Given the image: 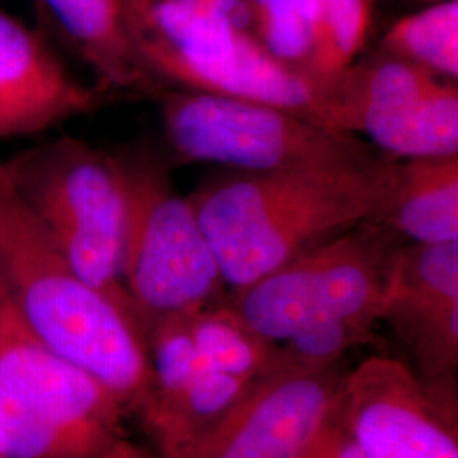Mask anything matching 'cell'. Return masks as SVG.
I'll return each mask as SVG.
<instances>
[{
  "label": "cell",
  "mask_w": 458,
  "mask_h": 458,
  "mask_svg": "<svg viewBox=\"0 0 458 458\" xmlns=\"http://www.w3.org/2000/svg\"><path fill=\"white\" fill-rule=\"evenodd\" d=\"M106 100L70 72L45 31L0 9V140L48 131Z\"/></svg>",
  "instance_id": "4fadbf2b"
},
{
  "label": "cell",
  "mask_w": 458,
  "mask_h": 458,
  "mask_svg": "<svg viewBox=\"0 0 458 458\" xmlns=\"http://www.w3.org/2000/svg\"><path fill=\"white\" fill-rule=\"evenodd\" d=\"M140 56L164 87L270 104L333 130L327 92L280 64L242 26H226L179 47H147Z\"/></svg>",
  "instance_id": "30bf717a"
},
{
  "label": "cell",
  "mask_w": 458,
  "mask_h": 458,
  "mask_svg": "<svg viewBox=\"0 0 458 458\" xmlns=\"http://www.w3.org/2000/svg\"><path fill=\"white\" fill-rule=\"evenodd\" d=\"M126 414L34 335L0 278V457L114 458Z\"/></svg>",
  "instance_id": "3957f363"
},
{
  "label": "cell",
  "mask_w": 458,
  "mask_h": 458,
  "mask_svg": "<svg viewBox=\"0 0 458 458\" xmlns=\"http://www.w3.org/2000/svg\"><path fill=\"white\" fill-rule=\"evenodd\" d=\"M114 458H158L148 454L147 450L136 446L134 443L123 440L115 450Z\"/></svg>",
  "instance_id": "603a6c76"
},
{
  "label": "cell",
  "mask_w": 458,
  "mask_h": 458,
  "mask_svg": "<svg viewBox=\"0 0 458 458\" xmlns=\"http://www.w3.org/2000/svg\"><path fill=\"white\" fill-rule=\"evenodd\" d=\"M0 166L65 262L134 311L123 282L124 192L114 155L64 136L24 149Z\"/></svg>",
  "instance_id": "277c9868"
},
{
  "label": "cell",
  "mask_w": 458,
  "mask_h": 458,
  "mask_svg": "<svg viewBox=\"0 0 458 458\" xmlns=\"http://www.w3.org/2000/svg\"><path fill=\"white\" fill-rule=\"evenodd\" d=\"M243 4L248 33L280 64L308 77L311 33L302 0H243Z\"/></svg>",
  "instance_id": "ffe728a7"
},
{
  "label": "cell",
  "mask_w": 458,
  "mask_h": 458,
  "mask_svg": "<svg viewBox=\"0 0 458 458\" xmlns=\"http://www.w3.org/2000/svg\"><path fill=\"white\" fill-rule=\"evenodd\" d=\"M380 321L410 348L426 386L457 394L458 242L399 246Z\"/></svg>",
  "instance_id": "7c38bea8"
},
{
  "label": "cell",
  "mask_w": 458,
  "mask_h": 458,
  "mask_svg": "<svg viewBox=\"0 0 458 458\" xmlns=\"http://www.w3.org/2000/svg\"><path fill=\"white\" fill-rule=\"evenodd\" d=\"M0 278L34 335L138 420L151 401L147 338L131 308L85 282L19 202L0 166Z\"/></svg>",
  "instance_id": "7a4b0ae2"
},
{
  "label": "cell",
  "mask_w": 458,
  "mask_h": 458,
  "mask_svg": "<svg viewBox=\"0 0 458 458\" xmlns=\"http://www.w3.org/2000/svg\"><path fill=\"white\" fill-rule=\"evenodd\" d=\"M124 192L123 282L143 331L225 299L211 245L166 165L141 148L115 153Z\"/></svg>",
  "instance_id": "5b68a950"
},
{
  "label": "cell",
  "mask_w": 458,
  "mask_h": 458,
  "mask_svg": "<svg viewBox=\"0 0 458 458\" xmlns=\"http://www.w3.org/2000/svg\"><path fill=\"white\" fill-rule=\"evenodd\" d=\"M412 4L423 7V5H429V4H435V2H442V0H410Z\"/></svg>",
  "instance_id": "cb8c5ba5"
},
{
  "label": "cell",
  "mask_w": 458,
  "mask_h": 458,
  "mask_svg": "<svg viewBox=\"0 0 458 458\" xmlns=\"http://www.w3.org/2000/svg\"><path fill=\"white\" fill-rule=\"evenodd\" d=\"M153 100L168 147L187 164L274 172L377 160L355 134L329 130L270 104L179 87L160 89Z\"/></svg>",
  "instance_id": "52a82bcc"
},
{
  "label": "cell",
  "mask_w": 458,
  "mask_h": 458,
  "mask_svg": "<svg viewBox=\"0 0 458 458\" xmlns=\"http://www.w3.org/2000/svg\"><path fill=\"white\" fill-rule=\"evenodd\" d=\"M403 242L380 223L367 221L233 291L225 301L272 344L327 321L376 327Z\"/></svg>",
  "instance_id": "8992f818"
},
{
  "label": "cell",
  "mask_w": 458,
  "mask_h": 458,
  "mask_svg": "<svg viewBox=\"0 0 458 458\" xmlns=\"http://www.w3.org/2000/svg\"><path fill=\"white\" fill-rule=\"evenodd\" d=\"M333 130L363 134L389 158L458 155V87L377 51L357 58L329 89Z\"/></svg>",
  "instance_id": "ba28073f"
},
{
  "label": "cell",
  "mask_w": 458,
  "mask_h": 458,
  "mask_svg": "<svg viewBox=\"0 0 458 458\" xmlns=\"http://www.w3.org/2000/svg\"><path fill=\"white\" fill-rule=\"evenodd\" d=\"M376 0H302L311 33L308 77L325 92L367 47Z\"/></svg>",
  "instance_id": "e0dca14e"
},
{
  "label": "cell",
  "mask_w": 458,
  "mask_h": 458,
  "mask_svg": "<svg viewBox=\"0 0 458 458\" xmlns=\"http://www.w3.org/2000/svg\"><path fill=\"white\" fill-rule=\"evenodd\" d=\"M374 342V327L355 321H327L297 331L276 344L268 372H311L342 361L359 344Z\"/></svg>",
  "instance_id": "44dd1931"
},
{
  "label": "cell",
  "mask_w": 458,
  "mask_h": 458,
  "mask_svg": "<svg viewBox=\"0 0 458 458\" xmlns=\"http://www.w3.org/2000/svg\"><path fill=\"white\" fill-rule=\"evenodd\" d=\"M378 51L457 82L458 0L435 2L399 17L382 36Z\"/></svg>",
  "instance_id": "d6986e66"
},
{
  "label": "cell",
  "mask_w": 458,
  "mask_h": 458,
  "mask_svg": "<svg viewBox=\"0 0 458 458\" xmlns=\"http://www.w3.org/2000/svg\"><path fill=\"white\" fill-rule=\"evenodd\" d=\"M455 395L403 361L370 357L346 374L342 412L365 458H458Z\"/></svg>",
  "instance_id": "9c48e42d"
},
{
  "label": "cell",
  "mask_w": 458,
  "mask_h": 458,
  "mask_svg": "<svg viewBox=\"0 0 458 458\" xmlns=\"http://www.w3.org/2000/svg\"><path fill=\"white\" fill-rule=\"evenodd\" d=\"M98 79V89L153 98L164 87L143 64L123 0H33Z\"/></svg>",
  "instance_id": "5bb4252c"
},
{
  "label": "cell",
  "mask_w": 458,
  "mask_h": 458,
  "mask_svg": "<svg viewBox=\"0 0 458 458\" xmlns=\"http://www.w3.org/2000/svg\"><path fill=\"white\" fill-rule=\"evenodd\" d=\"M344 361L311 372H268L183 458H302L336 408Z\"/></svg>",
  "instance_id": "8fae6325"
},
{
  "label": "cell",
  "mask_w": 458,
  "mask_h": 458,
  "mask_svg": "<svg viewBox=\"0 0 458 458\" xmlns=\"http://www.w3.org/2000/svg\"><path fill=\"white\" fill-rule=\"evenodd\" d=\"M391 165L393 158L384 157L361 165L229 170L187 197L233 293L374 221Z\"/></svg>",
  "instance_id": "6da1fadb"
},
{
  "label": "cell",
  "mask_w": 458,
  "mask_h": 458,
  "mask_svg": "<svg viewBox=\"0 0 458 458\" xmlns=\"http://www.w3.org/2000/svg\"><path fill=\"white\" fill-rule=\"evenodd\" d=\"M302 458H365L344 423L342 397Z\"/></svg>",
  "instance_id": "7402d4cb"
},
{
  "label": "cell",
  "mask_w": 458,
  "mask_h": 458,
  "mask_svg": "<svg viewBox=\"0 0 458 458\" xmlns=\"http://www.w3.org/2000/svg\"><path fill=\"white\" fill-rule=\"evenodd\" d=\"M197 353L208 369L255 382L265 376L276 344L257 335L223 299L199 311L187 312Z\"/></svg>",
  "instance_id": "ac0fdd59"
},
{
  "label": "cell",
  "mask_w": 458,
  "mask_h": 458,
  "mask_svg": "<svg viewBox=\"0 0 458 458\" xmlns=\"http://www.w3.org/2000/svg\"><path fill=\"white\" fill-rule=\"evenodd\" d=\"M374 221L410 243L458 242V155L393 158Z\"/></svg>",
  "instance_id": "9a60e30c"
},
{
  "label": "cell",
  "mask_w": 458,
  "mask_h": 458,
  "mask_svg": "<svg viewBox=\"0 0 458 458\" xmlns=\"http://www.w3.org/2000/svg\"><path fill=\"white\" fill-rule=\"evenodd\" d=\"M253 382L204 369L141 423L158 458H183L243 399Z\"/></svg>",
  "instance_id": "2e32d148"
}]
</instances>
